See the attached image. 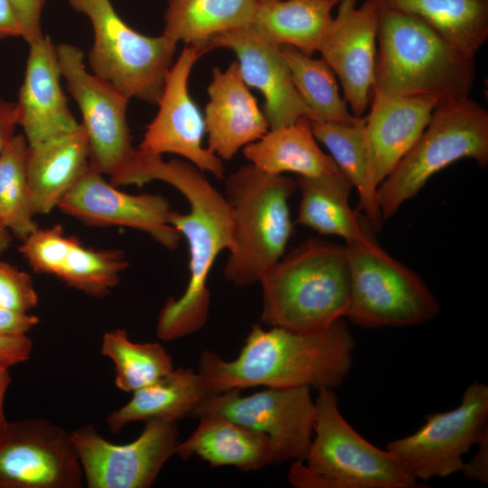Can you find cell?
I'll return each mask as SVG.
<instances>
[{
	"label": "cell",
	"instance_id": "e575fe53",
	"mask_svg": "<svg viewBox=\"0 0 488 488\" xmlns=\"http://www.w3.org/2000/svg\"><path fill=\"white\" fill-rule=\"evenodd\" d=\"M74 236H67L61 224L37 228L19 246V252L37 274L55 276Z\"/></svg>",
	"mask_w": 488,
	"mask_h": 488
},
{
	"label": "cell",
	"instance_id": "ab89813d",
	"mask_svg": "<svg viewBox=\"0 0 488 488\" xmlns=\"http://www.w3.org/2000/svg\"><path fill=\"white\" fill-rule=\"evenodd\" d=\"M478 449L469 462L465 463L461 470L469 480L488 483V433L477 443Z\"/></svg>",
	"mask_w": 488,
	"mask_h": 488
},
{
	"label": "cell",
	"instance_id": "52a82bcc",
	"mask_svg": "<svg viewBox=\"0 0 488 488\" xmlns=\"http://www.w3.org/2000/svg\"><path fill=\"white\" fill-rule=\"evenodd\" d=\"M464 158L488 165V112L469 97L437 104L425 130L378 186L382 220L391 218L434 174Z\"/></svg>",
	"mask_w": 488,
	"mask_h": 488
},
{
	"label": "cell",
	"instance_id": "cb8c5ba5",
	"mask_svg": "<svg viewBox=\"0 0 488 488\" xmlns=\"http://www.w3.org/2000/svg\"><path fill=\"white\" fill-rule=\"evenodd\" d=\"M296 184L301 196L300 225L323 235L339 236L347 245L374 239L367 220L363 221L349 204L353 185L340 169L319 176H298Z\"/></svg>",
	"mask_w": 488,
	"mask_h": 488
},
{
	"label": "cell",
	"instance_id": "1f68e13d",
	"mask_svg": "<svg viewBox=\"0 0 488 488\" xmlns=\"http://www.w3.org/2000/svg\"><path fill=\"white\" fill-rule=\"evenodd\" d=\"M101 353L114 362L116 385L125 392H134L174 369L173 358L163 345L134 343L122 328L104 333Z\"/></svg>",
	"mask_w": 488,
	"mask_h": 488
},
{
	"label": "cell",
	"instance_id": "277c9868",
	"mask_svg": "<svg viewBox=\"0 0 488 488\" xmlns=\"http://www.w3.org/2000/svg\"><path fill=\"white\" fill-rule=\"evenodd\" d=\"M261 322L314 333L346 317L351 279L346 246L311 238L261 278Z\"/></svg>",
	"mask_w": 488,
	"mask_h": 488
},
{
	"label": "cell",
	"instance_id": "e0dca14e",
	"mask_svg": "<svg viewBox=\"0 0 488 488\" xmlns=\"http://www.w3.org/2000/svg\"><path fill=\"white\" fill-rule=\"evenodd\" d=\"M318 52L338 77L353 116L362 117L374 95L379 11L370 2L341 0Z\"/></svg>",
	"mask_w": 488,
	"mask_h": 488
},
{
	"label": "cell",
	"instance_id": "8992f818",
	"mask_svg": "<svg viewBox=\"0 0 488 488\" xmlns=\"http://www.w3.org/2000/svg\"><path fill=\"white\" fill-rule=\"evenodd\" d=\"M314 400V435L303 461L292 462L289 483L296 488H415L411 477L387 450L361 436L343 418L332 389Z\"/></svg>",
	"mask_w": 488,
	"mask_h": 488
},
{
	"label": "cell",
	"instance_id": "ffe728a7",
	"mask_svg": "<svg viewBox=\"0 0 488 488\" xmlns=\"http://www.w3.org/2000/svg\"><path fill=\"white\" fill-rule=\"evenodd\" d=\"M438 103L426 95L373 96L366 144L369 182L376 192L425 130Z\"/></svg>",
	"mask_w": 488,
	"mask_h": 488
},
{
	"label": "cell",
	"instance_id": "8d00e7d4",
	"mask_svg": "<svg viewBox=\"0 0 488 488\" xmlns=\"http://www.w3.org/2000/svg\"><path fill=\"white\" fill-rule=\"evenodd\" d=\"M19 20L23 39L31 44L44 34L42 29V14L44 0H10Z\"/></svg>",
	"mask_w": 488,
	"mask_h": 488
},
{
	"label": "cell",
	"instance_id": "ee69618b",
	"mask_svg": "<svg viewBox=\"0 0 488 488\" xmlns=\"http://www.w3.org/2000/svg\"><path fill=\"white\" fill-rule=\"evenodd\" d=\"M12 243V235L0 216V255L8 249Z\"/></svg>",
	"mask_w": 488,
	"mask_h": 488
},
{
	"label": "cell",
	"instance_id": "8fae6325",
	"mask_svg": "<svg viewBox=\"0 0 488 488\" xmlns=\"http://www.w3.org/2000/svg\"><path fill=\"white\" fill-rule=\"evenodd\" d=\"M216 413L266 435L271 465L303 461L311 444L315 404L309 387L266 388L248 396L233 389L205 398L193 417Z\"/></svg>",
	"mask_w": 488,
	"mask_h": 488
},
{
	"label": "cell",
	"instance_id": "f35d334b",
	"mask_svg": "<svg viewBox=\"0 0 488 488\" xmlns=\"http://www.w3.org/2000/svg\"><path fill=\"white\" fill-rule=\"evenodd\" d=\"M39 323L36 315L19 313L0 306V334H26Z\"/></svg>",
	"mask_w": 488,
	"mask_h": 488
},
{
	"label": "cell",
	"instance_id": "f6af8a7d",
	"mask_svg": "<svg viewBox=\"0 0 488 488\" xmlns=\"http://www.w3.org/2000/svg\"><path fill=\"white\" fill-rule=\"evenodd\" d=\"M259 1H263V0H259ZM329 1L333 2L335 5H338L341 0H329Z\"/></svg>",
	"mask_w": 488,
	"mask_h": 488
},
{
	"label": "cell",
	"instance_id": "7c38bea8",
	"mask_svg": "<svg viewBox=\"0 0 488 488\" xmlns=\"http://www.w3.org/2000/svg\"><path fill=\"white\" fill-rule=\"evenodd\" d=\"M70 434L89 488H149L180 443L177 422L162 418L145 420L126 445L110 443L91 424Z\"/></svg>",
	"mask_w": 488,
	"mask_h": 488
},
{
	"label": "cell",
	"instance_id": "44dd1931",
	"mask_svg": "<svg viewBox=\"0 0 488 488\" xmlns=\"http://www.w3.org/2000/svg\"><path fill=\"white\" fill-rule=\"evenodd\" d=\"M205 106L208 148L221 160H230L247 145L262 137L269 124L244 82L237 61L226 70L212 69Z\"/></svg>",
	"mask_w": 488,
	"mask_h": 488
},
{
	"label": "cell",
	"instance_id": "b9f144b4",
	"mask_svg": "<svg viewBox=\"0 0 488 488\" xmlns=\"http://www.w3.org/2000/svg\"><path fill=\"white\" fill-rule=\"evenodd\" d=\"M21 35V25L10 0H0V40Z\"/></svg>",
	"mask_w": 488,
	"mask_h": 488
},
{
	"label": "cell",
	"instance_id": "f546056e",
	"mask_svg": "<svg viewBox=\"0 0 488 488\" xmlns=\"http://www.w3.org/2000/svg\"><path fill=\"white\" fill-rule=\"evenodd\" d=\"M315 139L330 152L339 169L350 179L359 194L358 210L362 211L373 230L383 222L376 198L370 184L366 144V116L353 125L311 120Z\"/></svg>",
	"mask_w": 488,
	"mask_h": 488
},
{
	"label": "cell",
	"instance_id": "9a60e30c",
	"mask_svg": "<svg viewBox=\"0 0 488 488\" xmlns=\"http://www.w3.org/2000/svg\"><path fill=\"white\" fill-rule=\"evenodd\" d=\"M207 52L203 44H186L182 50L166 76L158 111L137 148L154 155H178L201 171L223 180L222 160L203 146L204 116L188 88L193 65Z\"/></svg>",
	"mask_w": 488,
	"mask_h": 488
},
{
	"label": "cell",
	"instance_id": "d6986e66",
	"mask_svg": "<svg viewBox=\"0 0 488 488\" xmlns=\"http://www.w3.org/2000/svg\"><path fill=\"white\" fill-rule=\"evenodd\" d=\"M23 84L16 103L18 126L29 146L75 131L77 122L61 85L56 45L48 35L29 44Z\"/></svg>",
	"mask_w": 488,
	"mask_h": 488
},
{
	"label": "cell",
	"instance_id": "5bb4252c",
	"mask_svg": "<svg viewBox=\"0 0 488 488\" xmlns=\"http://www.w3.org/2000/svg\"><path fill=\"white\" fill-rule=\"evenodd\" d=\"M71 434L49 420L9 421L0 438V488H80Z\"/></svg>",
	"mask_w": 488,
	"mask_h": 488
},
{
	"label": "cell",
	"instance_id": "83f0119b",
	"mask_svg": "<svg viewBox=\"0 0 488 488\" xmlns=\"http://www.w3.org/2000/svg\"><path fill=\"white\" fill-rule=\"evenodd\" d=\"M336 5L329 0L259 1L251 27L268 42L312 56L318 52Z\"/></svg>",
	"mask_w": 488,
	"mask_h": 488
},
{
	"label": "cell",
	"instance_id": "5b68a950",
	"mask_svg": "<svg viewBox=\"0 0 488 488\" xmlns=\"http://www.w3.org/2000/svg\"><path fill=\"white\" fill-rule=\"evenodd\" d=\"M296 180L268 174L251 164L225 180V197L234 220L235 245L223 276L236 286L259 283L284 256L293 233L289 200Z\"/></svg>",
	"mask_w": 488,
	"mask_h": 488
},
{
	"label": "cell",
	"instance_id": "60d3db41",
	"mask_svg": "<svg viewBox=\"0 0 488 488\" xmlns=\"http://www.w3.org/2000/svg\"><path fill=\"white\" fill-rule=\"evenodd\" d=\"M17 121L16 103L0 96V153L15 135Z\"/></svg>",
	"mask_w": 488,
	"mask_h": 488
},
{
	"label": "cell",
	"instance_id": "7a4b0ae2",
	"mask_svg": "<svg viewBox=\"0 0 488 488\" xmlns=\"http://www.w3.org/2000/svg\"><path fill=\"white\" fill-rule=\"evenodd\" d=\"M354 346L343 318L314 333L253 324L236 359L204 351L197 372L211 394L259 386L334 389L351 371Z\"/></svg>",
	"mask_w": 488,
	"mask_h": 488
},
{
	"label": "cell",
	"instance_id": "30bf717a",
	"mask_svg": "<svg viewBox=\"0 0 488 488\" xmlns=\"http://www.w3.org/2000/svg\"><path fill=\"white\" fill-rule=\"evenodd\" d=\"M488 433V386L474 381L460 404L431 413L415 433L389 441L386 449L418 482L461 472L463 456Z\"/></svg>",
	"mask_w": 488,
	"mask_h": 488
},
{
	"label": "cell",
	"instance_id": "603a6c76",
	"mask_svg": "<svg viewBox=\"0 0 488 488\" xmlns=\"http://www.w3.org/2000/svg\"><path fill=\"white\" fill-rule=\"evenodd\" d=\"M89 163V140L81 124L70 134L29 146V194L34 215L57 208Z\"/></svg>",
	"mask_w": 488,
	"mask_h": 488
},
{
	"label": "cell",
	"instance_id": "4316f807",
	"mask_svg": "<svg viewBox=\"0 0 488 488\" xmlns=\"http://www.w3.org/2000/svg\"><path fill=\"white\" fill-rule=\"evenodd\" d=\"M378 11L425 21L466 55L474 57L488 39V0H366Z\"/></svg>",
	"mask_w": 488,
	"mask_h": 488
},
{
	"label": "cell",
	"instance_id": "4fadbf2b",
	"mask_svg": "<svg viewBox=\"0 0 488 488\" xmlns=\"http://www.w3.org/2000/svg\"><path fill=\"white\" fill-rule=\"evenodd\" d=\"M56 52L66 88L80 110L89 164L110 176L134 149L127 117L129 99L87 69L78 46L61 43Z\"/></svg>",
	"mask_w": 488,
	"mask_h": 488
},
{
	"label": "cell",
	"instance_id": "d4e9b609",
	"mask_svg": "<svg viewBox=\"0 0 488 488\" xmlns=\"http://www.w3.org/2000/svg\"><path fill=\"white\" fill-rule=\"evenodd\" d=\"M247 160L258 169L274 175L295 173L319 176L339 170L331 155L318 145L307 117L289 126L268 130L242 148Z\"/></svg>",
	"mask_w": 488,
	"mask_h": 488
},
{
	"label": "cell",
	"instance_id": "836d02e7",
	"mask_svg": "<svg viewBox=\"0 0 488 488\" xmlns=\"http://www.w3.org/2000/svg\"><path fill=\"white\" fill-rule=\"evenodd\" d=\"M127 267L121 249H89L74 237L54 277L90 296L102 297L119 284Z\"/></svg>",
	"mask_w": 488,
	"mask_h": 488
},
{
	"label": "cell",
	"instance_id": "484cf974",
	"mask_svg": "<svg viewBox=\"0 0 488 488\" xmlns=\"http://www.w3.org/2000/svg\"><path fill=\"white\" fill-rule=\"evenodd\" d=\"M211 395L197 372L191 368L174 369L159 380L133 392L132 399L106 418L117 434L127 424L150 418L178 421L193 417L197 406Z\"/></svg>",
	"mask_w": 488,
	"mask_h": 488
},
{
	"label": "cell",
	"instance_id": "9c48e42d",
	"mask_svg": "<svg viewBox=\"0 0 488 488\" xmlns=\"http://www.w3.org/2000/svg\"><path fill=\"white\" fill-rule=\"evenodd\" d=\"M351 279L346 318L365 328L406 327L425 324L440 305L422 278L389 255L372 239L345 245Z\"/></svg>",
	"mask_w": 488,
	"mask_h": 488
},
{
	"label": "cell",
	"instance_id": "7bdbcfd3",
	"mask_svg": "<svg viewBox=\"0 0 488 488\" xmlns=\"http://www.w3.org/2000/svg\"><path fill=\"white\" fill-rule=\"evenodd\" d=\"M9 369L0 366V438L5 434L9 421L6 419L4 410L5 392L12 381Z\"/></svg>",
	"mask_w": 488,
	"mask_h": 488
},
{
	"label": "cell",
	"instance_id": "6da1fadb",
	"mask_svg": "<svg viewBox=\"0 0 488 488\" xmlns=\"http://www.w3.org/2000/svg\"><path fill=\"white\" fill-rule=\"evenodd\" d=\"M152 181L174 186L190 205L187 213L172 210L168 215L169 224L186 239L190 255V277L185 291L178 299L169 297L157 317L156 336L172 342L197 333L208 322L209 274L219 254L234 249V220L225 195L188 161H164L160 155L135 148L114 177L117 186L141 187Z\"/></svg>",
	"mask_w": 488,
	"mask_h": 488
},
{
	"label": "cell",
	"instance_id": "2e32d148",
	"mask_svg": "<svg viewBox=\"0 0 488 488\" xmlns=\"http://www.w3.org/2000/svg\"><path fill=\"white\" fill-rule=\"evenodd\" d=\"M57 208L89 226H124L143 231L168 250L176 249L183 238L168 222L172 208L165 197L119 191L89 163Z\"/></svg>",
	"mask_w": 488,
	"mask_h": 488
},
{
	"label": "cell",
	"instance_id": "ac0fdd59",
	"mask_svg": "<svg viewBox=\"0 0 488 488\" xmlns=\"http://www.w3.org/2000/svg\"><path fill=\"white\" fill-rule=\"evenodd\" d=\"M205 46L208 51L225 48L235 52L244 82L264 96L263 113L270 129L289 126L302 117L315 119L296 89L280 46L251 26L214 35Z\"/></svg>",
	"mask_w": 488,
	"mask_h": 488
},
{
	"label": "cell",
	"instance_id": "7402d4cb",
	"mask_svg": "<svg viewBox=\"0 0 488 488\" xmlns=\"http://www.w3.org/2000/svg\"><path fill=\"white\" fill-rule=\"evenodd\" d=\"M199 424L175 455L186 461L198 456L211 467L234 466L240 471H258L271 465L268 437L216 413L199 415Z\"/></svg>",
	"mask_w": 488,
	"mask_h": 488
},
{
	"label": "cell",
	"instance_id": "d590c367",
	"mask_svg": "<svg viewBox=\"0 0 488 488\" xmlns=\"http://www.w3.org/2000/svg\"><path fill=\"white\" fill-rule=\"evenodd\" d=\"M37 303L38 296L31 276L0 259V306L28 313Z\"/></svg>",
	"mask_w": 488,
	"mask_h": 488
},
{
	"label": "cell",
	"instance_id": "3957f363",
	"mask_svg": "<svg viewBox=\"0 0 488 488\" xmlns=\"http://www.w3.org/2000/svg\"><path fill=\"white\" fill-rule=\"evenodd\" d=\"M377 42L373 96L426 95L439 103L469 97L475 78L474 57L422 19L379 11Z\"/></svg>",
	"mask_w": 488,
	"mask_h": 488
},
{
	"label": "cell",
	"instance_id": "f1b7e54d",
	"mask_svg": "<svg viewBox=\"0 0 488 488\" xmlns=\"http://www.w3.org/2000/svg\"><path fill=\"white\" fill-rule=\"evenodd\" d=\"M259 0H168L163 34L177 43L205 46L214 35L250 27Z\"/></svg>",
	"mask_w": 488,
	"mask_h": 488
},
{
	"label": "cell",
	"instance_id": "d6a6232c",
	"mask_svg": "<svg viewBox=\"0 0 488 488\" xmlns=\"http://www.w3.org/2000/svg\"><path fill=\"white\" fill-rule=\"evenodd\" d=\"M28 155L23 134H15L0 153V216L21 240L38 228L30 202Z\"/></svg>",
	"mask_w": 488,
	"mask_h": 488
},
{
	"label": "cell",
	"instance_id": "74e56055",
	"mask_svg": "<svg viewBox=\"0 0 488 488\" xmlns=\"http://www.w3.org/2000/svg\"><path fill=\"white\" fill-rule=\"evenodd\" d=\"M33 346V341L26 334H0V366L9 369L26 361Z\"/></svg>",
	"mask_w": 488,
	"mask_h": 488
},
{
	"label": "cell",
	"instance_id": "4dcf8cb0",
	"mask_svg": "<svg viewBox=\"0 0 488 488\" xmlns=\"http://www.w3.org/2000/svg\"><path fill=\"white\" fill-rule=\"evenodd\" d=\"M299 95L314 120L353 125L361 117L352 115L339 94L335 74L321 58L314 59L292 46H280Z\"/></svg>",
	"mask_w": 488,
	"mask_h": 488
},
{
	"label": "cell",
	"instance_id": "ba28073f",
	"mask_svg": "<svg viewBox=\"0 0 488 488\" xmlns=\"http://www.w3.org/2000/svg\"><path fill=\"white\" fill-rule=\"evenodd\" d=\"M91 23L94 42L88 55L91 72L129 99L157 105L174 63L177 42L142 34L116 12L110 0H70Z\"/></svg>",
	"mask_w": 488,
	"mask_h": 488
}]
</instances>
